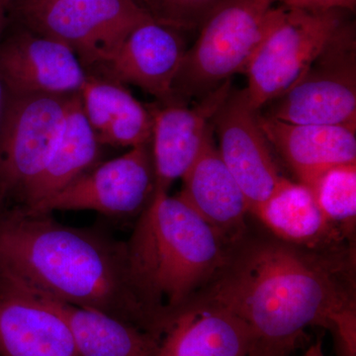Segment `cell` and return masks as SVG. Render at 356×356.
I'll use <instances>...</instances> for the list:
<instances>
[{
	"label": "cell",
	"mask_w": 356,
	"mask_h": 356,
	"mask_svg": "<svg viewBox=\"0 0 356 356\" xmlns=\"http://www.w3.org/2000/svg\"><path fill=\"white\" fill-rule=\"evenodd\" d=\"M355 257L346 243L301 247L248 227L191 305L245 322L252 337L248 356H287L313 325L334 334L341 356H355Z\"/></svg>",
	"instance_id": "1"
},
{
	"label": "cell",
	"mask_w": 356,
	"mask_h": 356,
	"mask_svg": "<svg viewBox=\"0 0 356 356\" xmlns=\"http://www.w3.org/2000/svg\"><path fill=\"white\" fill-rule=\"evenodd\" d=\"M0 273L56 298L163 334V325L131 286L124 245L64 226L50 214L23 207L0 214Z\"/></svg>",
	"instance_id": "2"
},
{
	"label": "cell",
	"mask_w": 356,
	"mask_h": 356,
	"mask_svg": "<svg viewBox=\"0 0 356 356\" xmlns=\"http://www.w3.org/2000/svg\"><path fill=\"white\" fill-rule=\"evenodd\" d=\"M229 245L184 199L156 191L124 245L131 286L166 330L216 275Z\"/></svg>",
	"instance_id": "3"
},
{
	"label": "cell",
	"mask_w": 356,
	"mask_h": 356,
	"mask_svg": "<svg viewBox=\"0 0 356 356\" xmlns=\"http://www.w3.org/2000/svg\"><path fill=\"white\" fill-rule=\"evenodd\" d=\"M278 0H222L201 23L197 41L185 53L175 93L210 92L245 72L273 20Z\"/></svg>",
	"instance_id": "4"
},
{
	"label": "cell",
	"mask_w": 356,
	"mask_h": 356,
	"mask_svg": "<svg viewBox=\"0 0 356 356\" xmlns=\"http://www.w3.org/2000/svg\"><path fill=\"white\" fill-rule=\"evenodd\" d=\"M344 23L339 10L275 7L273 20L248 63L243 89L252 108L274 102L308 72Z\"/></svg>",
	"instance_id": "5"
},
{
	"label": "cell",
	"mask_w": 356,
	"mask_h": 356,
	"mask_svg": "<svg viewBox=\"0 0 356 356\" xmlns=\"http://www.w3.org/2000/svg\"><path fill=\"white\" fill-rule=\"evenodd\" d=\"M17 9L28 29L67 44L83 65L103 69L134 28L153 18L138 0H51Z\"/></svg>",
	"instance_id": "6"
},
{
	"label": "cell",
	"mask_w": 356,
	"mask_h": 356,
	"mask_svg": "<svg viewBox=\"0 0 356 356\" xmlns=\"http://www.w3.org/2000/svg\"><path fill=\"white\" fill-rule=\"evenodd\" d=\"M77 95H13L0 115V205L22 199L44 163Z\"/></svg>",
	"instance_id": "7"
},
{
	"label": "cell",
	"mask_w": 356,
	"mask_h": 356,
	"mask_svg": "<svg viewBox=\"0 0 356 356\" xmlns=\"http://www.w3.org/2000/svg\"><path fill=\"white\" fill-rule=\"evenodd\" d=\"M269 116L298 125L355 128L356 64L353 29H343L284 95L274 100Z\"/></svg>",
	"instance_id": "8"
},
{
	"label": "cell",
	"mask_w": 356,
	"mask_h": 356,
	"mask_svg": "<svg viewBox=\"0 0 356 356\" xmlns=\"http://www.w3.org/2000/svg\"><path fill=\"white\" fill-rule=\"evenodd\" d=\"M156 175L149 144L92 168L41 203L35 213L90 210L112 216L140 214L153 200ZM24 208V207H23Z\"/></svg>",
	"instance_id": "9"
},
{
	"label": "cell",
	"mask_w": 356,
	"mask_h": 356,
	"mask_svg": "<svg viewBox=\"0 0 356 356\" xmlns=\"http://www.w3.org/2000/svg\"><path fill=\"white\" fill-rule=\"evenodd\" d=\"M213 122L222 161L240 185L254 216L286 178L274 161L259 125V111L252 108L243 89H232Z\"/></svg>",
	"instance_id": "10"
},
{
	"label": "cell",
	"mask_w": 356,
	"mask_h": 356,
	"mask_svg": "<svg viewBox=\"0 0 356 356\" xmlns=\"http://www.w3.org/2000/svg\"><path fill=\"white\" fill-rule=\"evenodd\" d=\"M88 74L67 44L27 29L0 42V81L13 95H72Z\"/></svg>",
	"instance_id": "11"
},
{
	"label": "cell",
	"mask_w": 356,
	"mask_h": 356,
	"mask_svg": "<svg viewBox=\"0 0 356 356\" xmlns=\"http://www.w3.org/2000/svg\"><path fill=\"white\" fill-rule=\"evenodd\" d=\"M232 90L231 79L187 106L177 100L149 108L153 116V161L156 191L168 192L184 178L213 137V121Z\"/></svg>",
	"instance_id": "12"
},
{
	"label": "cell",
	"mask_w": 356,
	"mask_h": 356,
	"mask_svg": "<svg viewBox=\"0 0 356 356\" xmlns=\"http://www.w3.org/2000/svg\"><path fill=\"white\" fill-rule=\"evenodd\" d=\"M185 53L177 29L149 18L134 28L104 69L111 79L134 84L166 104L180 100L175 83Z\"/></svg>",
	"instance_id": "13"
},
{
	"label": "cell",
	"mask_w": 356,
	"mask_h": 356,
	"mask_svg": "<svg viewBox=\"0 0 356 356\" xmlns=\"http://www.w3.org/2000/svg\"><path fill=\"white\" fill-rule=\"evenodd\" d=\"M33 301L64 321L81 356H152L161 336L100 310L76 305L0 273Z\"/></svg>",
	"instance_id": "14"
},
{
	"label": "cell",
	"mask_w": 356,
	"mask_h": 356,
	"mask_svg": "<svg viewBox=\"0 0 356 356\" xmlns=\"http://www.w3.org/2000/svg\"><path fill=\"white\" fill-rule=\"evenodd\" d=\"M270 146L280 154L297 182L313 187L325 172L356 163L355 128L341 125H298L259 114Z\"/></svg>",
	"instance_id": "15"
},
{
	"label": "cell",
	"mask_w": 356,
	"mask_h": 356,
	"mask_svg": "<svg viewBox=\"0 0 356 356\" xmlns=\"http://www.w3.org/2000/svg\"><path fill=\"white\" fill-rule=\"evenodd\" d=\"M179 197L226 242L240 238L248 229L247 199L222 161L213 137L184 175Z\"/></svg>",
	"instance_id": "16"
},
{
	"label": "cell",
	"mask_w": 356,
	"mask_h": 356,
	"mask_svg": "<svg viewBox=\"0 0 356 356\" xmlns=\"http://www.w3.org/2000/svg\"><path fill=\"white\" fill-rule=\"evenodd\" d=\"M0 356H81L67 325L0 276Z\"/></svg>",
	"instance_id": "17"
},
{
	"label": "cell",
	"mask_w": 356,
	"mask_h": 356,
	"mask_svg": "<svg viewBox=\"0 0 356 356\" xmlns=\"http://www.w3.org/2000/svg\"><path fill=\"white\" fill-rule=\"evenodd\" d=\"M252 344L250 329L234 314L191 305L173 318L152 356H248Z\"/></svg>",
	"instance_id": "18"
},
{
	"label": "cell",
	"mask_w": 356,
	"mask_h": 356,
	"mask_svg": "<svg viewBox=\"0 0 356 356\" xmlns=\"http://www.w3.org/2000/svg\"><path fill=\"white\" fill-rule=\"evenodd\" d=\"M79 96L100 144L132 149L152 142L151 111L119 81L88 76Z\"/></svg>",
	"instance_id": "19"
},
{
	"label": "cell",
	"mask_w": 356,
	"mask_h": 356,
	"mask_svg": "<svg viewBox=\"0 0 356 356\" xmlns=\"http://www.w3.org/2000/svg\"><path fill=\"white\" fill-rule=\"evenodd\" d=\"M100 142L84 114L77 95L43 170L23 195L24 208L51 197L97 163Z\"/></svg>",
	"instance_id": "20"
},
{
	"label": "cell",
	"mask_w": 356,
	"mask_h": 356,
	"mask_svg": "<svg viewBox=\"0 0 356 356\" xmlns=\"http://www.w3.org/2000/svg\"><path fill=\"white\" fill-rule=\"evenodd\" d=\"M254 217L271 235L293 245L320 248L346 243L325 219L310 187L287 178Z\"/></svg>",
	"instance_id": "21"
},
{
	"label": "cell",
	"mask_w": 356,
	"mask_h": 356,
	"mask_svg": "<svg viewBox=\"0 0 356 356\" xmlns=\"http://www.w3.org/2000/svg\"><path fill=\"white\" fill-rule=\"evenodd\" d=\"M311 189L327 222L344 238H350L356 220V163L331 168Z\"/></svg>",
	"instance_id": "22"
},
{
	"label": "cell",
	"mask_w": 356,
	"mask_h": 356,
	"mask_svg": "<svg viewBox=\"0 0 356 356\" xmlns=\"http://www.w3.org/2000/svg\"><path fill=\"white\" fill-rule=\"evenodd\" d=\"M222 0H139L154 20L175 28L201 25Z\"/></svg>",
	"instance_id": "23"
},
{
	"label": "cell",
	"mask_w": 356,
	"mask_h": 356,
	"mask_svg": "<svg viewBox=\"0 0 356 356\" xmlns=\"http://www.w3.org/2000/svg\"><path fill=\"white\" fill-rule=\"evenodd\" d=\"M283 6L308 11H355L356 0H281Z\"/></svg>",
	"instance_id": "24"
},
{
	"label": "cell",
	"mask_w": 356,
	"mask_h": 356,
	"mask_svg": "<svg viewBox=\"0 0 356 356\" xmlns=\"http://www.w3.org/2000/svg\"><path fill=\"white\" fill-rule=\"evenodd\" d=\"M10 6V0H0V42L2 39V33H3L4 25H6V14ZM4 100V88L0 81V115H1L2 106H3Z\"/></svg>",
	"instance_id": "25"
},
{
	"label": "cell",
	"mask_w": 356,
	"mask_h": 356,
	"mask_svg": "<svg viewBox=\"0 0 356 356\" xmlns=\"http://www.w3.org/2000/svg\"><path fill=\"white\" fill-rule=\"evenodd\" d=\"M304 356H325L324 350H323L322 343L317 341V343L312 344Z\"/></svg>",
	"instance_id": "26"
},
{
	"label": "cell",
	"mask_w": 356,
	"mask_h": 356,
	"mask_svg": "<svg viewBox=\"0 0 356 356\" xmlns=\"http://www.w3.org/2000/svg\"><path fill=\"white\" fill-rule=\"evenodd\" d=\"M47 1H51V0H15V6L16 7H21L31 6V4L42 3V2ZM138 1H139V0H138Z\"/></svg>",
	"instance_id": "27"
},
{
	"label": "cell",
	"mask_w": 356,
	"mask_h": 356,
	"mask_svg": "<svg viewBox=\"0 0 356 356\" xmlns=\"http://www.w3.org/2000/svg\"><path fill=\"white\" fill-rule=\"evenodd\" d=\"M280 1H281V0H280Z\"/></svg>",
	"instance_id": "28"
}]
</instances>
